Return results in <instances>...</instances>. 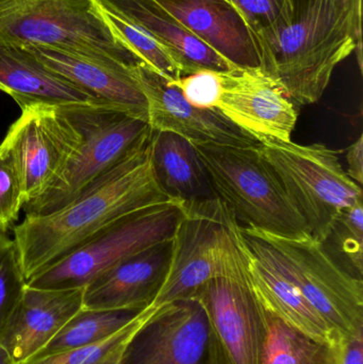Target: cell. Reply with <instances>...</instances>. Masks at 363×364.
<instances>
[{
  "instance_id": "1",
  "label": "cell",
  "mask_w": 363,
  "mask_h": 364,
  "mask_svg": "<svg viewBox=\"0 0 363 364\" xmlns=\"http://www.w3.org/2000/svg\"><path fill=\"white\" fill-rule=\"evenodd\" d=\"M260 68L292 102H319L337 66L355 53L362 72V2L291 0L285 16L255 36Z\"/></svg>"
},
{
  "instance_id": "2",
  "label": "cell",
  "mask_w": 363,
  "mask_h": 364,
  "mask_svg": "<svg viewBox=\"0 0 363 364\" xmlns=\"http://www.w3.org/2000/svg\"><path fill=\"white\" fill-rule=\"evenodd\" d=\"M168 200L153 174L149 134L121 164L70 203L45 215L26 216L15 227L26 280L119 218Z\"/></svg>"
},
{
  "instance_id": "3",
  "label": "cell",
  "mask_w": 363,
  "mask_h": 364,
  "mask_svg": "<svg viewBox=\"0 0 363 364\" xmlns=\"http://www.w3.org/2000/svg\"><path fill=\"white\" fill-rule=\"evenodd\" d=\"M247 269L241 226L219 198L183 203L163 284L151 306L192 299L209 280Z\"/></svg>"
},
{
  "instance_id": "4",
  "label": "cell",
  "mask_w": 363,
  "mask_h": 364,
  "mask_svg": "<svg viewBox=\"0 0 363 364\" xmlns=\"http://www.w3.org/2000/svg\"><path fill=\"white\" fill-rule=\"evenodd\" d=\"M249 252L287 277L345 339L363 331V282L313 237L290 239L241 227Z\"/></svg>"
},
{
  "instance_id": "5",
  "label": "cell",
  "mask_w": 363,
  "mask_h": 364,
  "mask_svg": "<svg viewBox=\"0 0 363 364\" xmlns=\"http://www.w3.org/2000/svg\"><path fill=\"white\" fill-rule=\"evenodd\" d=\"M194 146L215 194L241 227L290 239L313 237L258 145Z\"/></svg>"
},
{
  "instance_id": "6",
  "label": "cell",
  "mask_w": 363,
  "mask_h": 364,
  "mask_svg": "<svg viewBox=\"0 0 363 364\" xmlns=\"http://www.w3.org/2000/svg\"><path fill=\"white\" fill-rule=\"evenodd\" d=\"M65 109L78 127L80 141L51 186L23 205L26 216L45 215L70 203L121 164L151 132L144 119L112 107L83 104Z\"/></svg>"
},
{
  "instance_id": "7",
  "label": "cell",
  "mask_w": 363,
  "mask_h": 364,
  "mask_svg": "<svg viewBox=\"0 0 363 364\" xmlns=\"http://www.w3.org/2000/svg\"><path fill=\"white\" fill-rule=\"evenodd\" d=\"M258 149L276 173L315 241L323 243L339 214L363 203L362 186L343 168L338 151L325 145H300L262 139Z\"/></svg>"
},
{
  "instance_id": "8",
  "label": "cell",
  "mask_w": 363,
  "mask_h": 364,
  "mask_svg": "<svg viewBox=\"0 0 363 364\" xmlns=\"http://www.w3.org/2000/svg\"><path fill=\"white\" fill-rule=\"evenodd\" d=\"M0 43L47 45L140 63L113 33L96 0H0Z\"/></svg>"
},
{
  "instance_id": "9",
  "label": "cell",
  "mask_w": 363,
  "mask_h": 364,
  "mask_svg": "<svg viewBox=\"0 0 363 364\" xmlns=\"http://www.w3.org/2000/svg\"><path fill=\"white\" fill-rule=\"evenodd\" d=\"M183 214V203L174 199L127 214L38 272L27 286L44 290L85 288L113 265L173 240Z\"/></svg>"
},
{
  "instance_id": "10",
  "label": "cell",
  "mask_w": 363,
  "mask_h": 364,
  "mask_svg": "<svg viewBox=\"0 0 363 364\" xmlns=\"http://www.w3.org/2000/svg\"><path fill=\"white\" fill-rule=\"evenodd\" d=\"M192 299L206 314V364H261L266 322L247 269L209 280Z\"/></svg>"
},
{
  "instance_id": "11",
  "label": "cell",
  "mask_w": 363,
  "mask_h": 364,
  "mask_svg": "<svg viewBox=\"0 0 363 364\" xmlns=\"http://www.w3.org/2000/svg\"><path fill=\"white\" fill-rule=\"evenodd\" d=\"M79 141L80 132L65 106L38 104L21 109V117L11 126L4 142L18 168L25 203L51 186Z\"/></svg>"
},
{
  "instance_id": "12",
  "label": "cell",
  "mask_w": 363,
  "mask_h": 364,
  "mask_svg": "<svg viewBox=\"0 0 363 364\" xmlns=\"http://www.w3.org/2000/svg\"><path fill=\"white\" fill-rule=\"evenodd\" d=\"M222 114L257 141H291L298 109L274 77L261 68H238L222 73Z\"/></svg>"
},
{
  "instance_id": "13",
  "label": "cell",
  "mask_w": 363,
  "mask_h": 364,
  "mask_svg": "<svg viewBox=\"0 0 363 364\" xmlns=\"http://www.w3.org/2000/svg\"><path fill=\"white\" fill-rule=\"evenodd\" d=\"M134 73L146 97L151 129L172 132L195 145L257 146L254 136L219 110L196 108L176 87L142 62L134 66Z\"/></svg>"
},
{
  "instance_id": "14",
  "label": "cell",
  "mask_w": 363,
  "mask_h": 364,
  "mask_svg": "<svg viewBox=\"0 0 363 364\" xmlns=\"http://www.w3.org/2000/svg\"><path fill=\"white\" fill-rule=\"evenodd\" d=\"M206 314L194 299L158 308L136 331L119 364H202L206 358Z\"/></svg>"
},
{
  "instance_id": "15",
  "label": "cell",
  "mask_w": 363,
  "mask_h": 364,
  "mask_svg": "<svg viewBox=\"0 0 363 364\" xmlns=\"http://www.w3.org/2000/svg\"><path fill=\"white\" fill-rule=\"evenodd\" d=\"M23 46L100 105L124 111L148 123V106L134 75V65L112 58L82 55L47 45Z\"/></svg>"
},
{
  "instance_id": "16",
  "label": "cell",
  "mask_w": 363,
  "mask_h": 364,
  "mask_svg": "<svg viewBox=\"0 0 363 364\" xmlns=\"http://www.w3.org/2000/svg\"><path fill=\"white\" fill-rule=\"evenodd\" d=\"M172 256V240L100 273L83 288V309L142 311L153 304Z\"/></svg>"
},
{
  "instance_id": "17",
  "label": "cell",
  "mask_w": 363,
  "mask_h": 364,
  "mask_svg": "<svg viewBox=\"0 0 363 364\" xmlns=\"http://www.w3.org/2000/svg\"><path fill=\"white\" fill-rule=\"evenodd\" d=\"M82 304L83 288L44 290L26 286L0 335V346L14 364L26 363L82 309Z\"/></svg>"
},
{
  "instance_id": "18",
  "label": "cell",
  "mask_w": 363,
  "mask_h": 364,
  "mask_svg": "<svg viewBox=\"0 0 363 364\" xmlns=\"http://www.w3.org/2000/svg\"><path fill=\"white\" fill-rule=\"evenodd\" d=\"M234 68H260L253 32L226 0H155Z\"/></svg>"
},
{
  "instance_id": "19",
  "label": "cell",
  "mask_w": 363,
  "mask_h": 364,
  "mask_svg": "<svg viewBox=\"0 0 363 364\" xmlns=\"http://www.w3.org/2000/svg\"><path fill=\"white\" fill-rule=\"evenodd\" d=\"M109 11L146 32L175 58L183 76L200 70L227 73L234 65L185 29L155 0H96Z\"/></svg>"
},
{
  "instance_id": "20",
  "label": "cell",
  "mask_w": 363,
  "mask_h": 364,
  "mask_svg": "<svg viewBox=\"0 0 363 364\" xmlns=\"http://www.w3.org/2000/svg\"><path fill=\"white\" fill-rule=\"evenodd\" d=\"M0 90L9 94L21 109L38 104L100 105L45 65L29 49L9 43H0Z\"/></svg>"
},
{
  "instance_id": "21",
  "label": "cell",
  "mask_w": 363,
  "mask_h": 364,
  "mask_svg": "<svg viewBox=\"0 0 363 364\" xmlns=\"http://www.w3.org/2000/svg\"><path fill=\"white\" fill-rule=\"evenodd\" d=\"M246 247V245H245ZM247 250V279L264 309L313 340L340 348L347 339L337 333L300 291L266 261Z\"/></svg>"
},
{
  "instance_id": "22",
  "label": "cell",
  "mask_w": 363,
  "mask_h": 364,
  "mask_svg": "<svg viewBox=\"0 0 363 364\" xmlns=\"http://www.w3.org/2000/svg\"><path fill=\"white\" fill-rule=\"evenodd\" d=\"M151 157L156 181L168 198L192 203L217 197L195 146L183 136L151 129Z\"/></svg>"
},
{
  "instance_id": "23",
  "label": "cell",
  "mask_w": 363,
  "mask_h": 364,
  "mask_svg": "<svg viewBox=\"0 0 363 364\" xmlns=\"http://www.w3.org/2000/svg\"><path fill=\"white\" fill-rule=\"evenodd\" d=\"M262 309L266 335L261 364L339 363L343 346L334 348L313 340Z\"/></svg>"
},
{
  "instance_id": "24",
  "label": "cell",
  "mask_w": 363,
  "mask_h": 364,
  "mask_svg": "<svg viewBox=\"0 0 363 364\" xmlns=\"http://www.w3.org/2000/svg\"><path fill=\"white\" fill-rule=\"evenodd\" d=\"M141 311L81 309L32 358L97 343L129 324Z\"/></svg>"
},
{
  "instance_id": "25",
  "label": "cell",
  "mask_w": 363,
  "mask_h": 364,
  "mask_svg": "<svg viewBox=\"0 0 363 364\" xmlns=\"http://www.w3.org/2000/svg\"><path fill=\"white\" fill-rule=\"evenodd\" d=\"M157 309L153 306H149L121 331L97 343L57 354L36 357L21 364H119L130 340Z\"/></svg>"
},
{
  "instance_id": "26",
  "label": "cell",
  "mask_w": 363,
  "mask_h": 364,
  "mask_svg": "<svg viewBox=\"0 0 363 364\" xmlns=\"http://www.w3.org/2000/svg\"><path fill=\"white\" fill-rule=\"evenodd\" d=\"M99 9L113 33L139 61L168 81L177 80L183 76V70L175 58L146 32L121 17Z\"/></svg>"
},
{
  "instance_id": "27",
  "label": "cell",
  "mask_w": 363,
  "mask_h": 364,
  "mask_svg": "<svg viewBox=\"0 0 363 364\" xmlns=\"http://www.w3.org/2000/svg\"><path fill=\"white\" fill-rule=\"evenodd\" d=\"M322 244L341 267L362 279L363 203L343 210Z\"/></svg>"
},
{
  "instance_id": "28",
  "label": "cell",
  "mask_w": 363,
  "mask_h": 364,
  "mask_svg": "<svg viewBox=\"0 0 363 364\" xmlns=\"http://www.w3.org/2000/svg\"><path fill=\"white\" fill-rule=\"evenodd\" d=\"M27 280L14 240L0 231V335L16 308Z\"/></svg>"
},
{
  "instance_id": "29",
  "label": "cell",
  "mask_w": 363,
  "mask_h": 364,
  "mask_svg": "<svg viewBox=\"0 0 363 364\" xmlns=\"http://www.w3.org/2000/svg\"><path fill=\"white\" fill-rule=\"evenodd\" d=\"M23 182L8 145L0 144V231L6 232L23 207Z\"/></svg>"
},
{
  "instance_id": "30",
  "label": "cell",
  "mask_w": 363,
  "mask_h": 364,
  "mask_svg": "<svg viewBox=\"0 0 363 364\" xmlns=\"http://www.w3.org/2000/svg\"><path fill=\"white\" fill-rule=\"evenodd\" d=\"M168 82L176 87L183 97L196 108L217 110L223 91L222 73L200 70Z\"/></svg>"
},
{
  "instance_id": "31",
  "label": "cell",
  "mask_w": 363,
  "mask_h": 364,
  "mask_svg": "<svg viewBox=\"0 0 363 364\" xmlns=\"http://www.w3.org/2000/svg\"><path fill=\"white\" fill-rule=\"evenodd\" d=\"M244 19L254 38L276 25L289 11L291 0H226Z\"/></svg>"
},
{
  "instance_id": "32",
  "label": "cell",
  "mask_w": 363,
  "mask_h": 364,
  "mask_svg": "<svg viewBox=\"0 0 363 364\" xmlns=\"http://www.w3.org/2000/svg\"><path fill=\"white\" fill-rule=\"evenodd\" d=\"M347 173L356 183L362 186L363 183V136L359 138L349 146L347 151Z\"/></svg>"
},
{
  "instance_id": "33",
  "label": "cell",
  "mask_w": 363,
  "mask_h": 364,
  "mask_svg": "<svg viewBox=\"0 0 363 364\" xmlns=\"http://www.w3.org/2000/svg\"><path fill=\"white\" fill-rule=\"evenodd\" d=\"M338 364H363V331L347 338Z\"/></svg>"
},
{
  "instance_id": "34",
  "label": "cell",
  "mask_w": 363,
  "mask_h": 364,
  "mask_svg": "<svg viewBox=\"0 0 363 364\" xmlns=\"http://www.w3.org/2000/svg\"><path fill=\"white\" fill-rule=\"evenodd\" d=\"M0 364H14L9 353L0 346Z\"/></svg>"
},
{
  "instance_id": "35",
  "label": "cell",
  "mask_w": 363,
  "mask_h": 364,
  "mask_svg": "<svg viewBox=\"0 0 363 364\" xmlns=\"http://www.w3.org/2000/svg\"><path fill=\"white\" fill-rule=\"evenodd\" d=\"M360 2H362V0H359Z\"/></svg>"
}]
</instances>
